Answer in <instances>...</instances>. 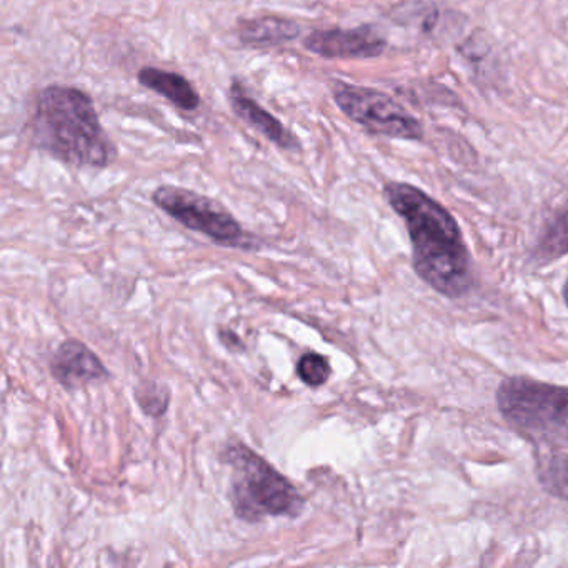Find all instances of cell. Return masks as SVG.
<instances>
[{
	"instance_id": "cell-1",
	"label": "cell",
	"mask_w": 568,
	"mask_h": 568,
	"mask_svg": "<svg viewBox=\"0 0 568 568\" xmlns=\"http://www.w3.org/2000/svg\"><path fill=\"white\" fill-rule=\"evenodd\" d=\"M385 195L407 225L418 277L445 297L467 294L471 287L470 255L450 212L404 182L385 185Z\"/></svg>"
},
{
	"instance_id": "cell-2",
	"label": "cell",
	"mask_w": 568,
	"mask_h": 568,
	"mask_svg": "<svg viewBox=\"0 0 568 568\" xmlns=\"http://www.w3.org/2000/svg\"><path fill=\"white\" fill-rule=\"evenodd\" d=\"M497 404L505 422L534 447L541 487L568 500V387L511 377L498 387Z\"/></svg>"
},
{
	"instance_id": "cell-3",
	"label": "cell",
	"mask_w": 568,
	"mask_h": 568,
	"mask_svg": "<svg viewBox=\"0 0 568 568\" xmlns=\"http://www.w3.org/2000/svg\"><path fill=\"white\" fill-rule=\"evenodd\" d=\"M31 134L41 151L74 168L105 169L118 159L91 95L71 85L42 89Z\"/></svg>"
},
{
	"instance_id": "cell-4",
	"label": "cell",
	"mask_w": 568,
	"mask_h": 568,
	"mask_svg": "<svg viewBox=\"0 0 568 568\" xmlns=\"http://www.w3.org/2000/svg\"><path fill=\"white\" fill-rule=\"evenodd\" d=\"M225 464L232 467V505L244 520L264 517H297L304 498L297 488L247 445L232 444L224 450Z\"/></svg>"
},
{
	"instance_id": "cell-5",
	"label": "cell",
	"mask_w": 568,
	"mask_h": 568,
	"mask_svg": "<svg viewBox=\"0 0 568 568\" xmlns=\"http://www.w3.org/2000/svg\"><path fill=\"white\" fill-rule=\"evenodd\" d=\"M152 201L179 224L191 231L201 232L215 244L237 248L254 245L234 215L205 195L195 194L187 189L164 185L154 192Z\"/></svg>"
},
{
	"instance_id": "cell-6",
	"label": "cell",
	"mask_w": 568,
	"mask_h": 568,
	"mask_svg": "<svg viewBox=\"0 0 568 568\" xmlns=\"http://www.w3.org/2000/svg\"><path fill=\"white\" fill-rule=\"evenodd\" d=\"M334 101L351 121L371 134L404 141L424 138L420 122L384 92L338 82L334 89Z\"/></svg>"
},
{
	"instance_id": "cell-7",
	"label": "cell",
	"mask_w": 568,
	"mask_h": 568,
	"mask_svg": "<svg viewBox=\"0 0 568 568\" xmlns=\"http://www.w3.org/2000/svg\"><path fill=\"white\" fill-rule=\"evenodd\" d=\"M304 48L324 59H372L384 54L387 41L371 26L355 29H317Z\"/></svg>"
},
{
	"instance_id": "cell-8",
	"label": "cell",
	"mask_w": 568,
	"mask_h": 568,
	"mask_svg": "<svg viewBox=\"0 0 568 568\" xmlns=\"http://www.w3.org/2000/svg\"><path fill=\"white\" fill-rule=\"evenodd\" d=\"M52 375L65 388H79L108 378L101 358L78 341L64 342L52 358Z\"/></svg>"
},
{
	"instance_id": "cell-9",
	"label": "cell",
	"mask_w": 568,
	"mask_h": 568,
	"mask_svg": "<svg viewBox=\"0 0 568 568\" xmlns=\"http://www.w3.org/2000/svg\"><path fill=\"white\" fill-rule=\"evenodd\" d=\"M229 101H231L232 111L235 112L237 118L247 122L252 128L257 129L264 138H267L272 144L277 148L285 149V151H298L301 144L294 134L284 128L278 119H275L271 112L265 111L257 101L248 98L247 92L244 91L239 82L231 85L229 92Z\"/></svg>"
},
{
	"instance_id": "cell-10",
	"label": "cell",
	"mask_w": 568,
	"mask_h": 568,
	"mask_svg": "<svg viewBox=\"0 0 568 568\" xmlns=\"http://www.w3.org/2000/svg\"><path fill=\"white\" fill-rule=\"evenodd\" d=\"M139 82L149 91L162 95L181 111H197L201 98L192 88L191 82L178 72L164 71L158 68H144L139 72Z\"/></svg>"
},
{
	"instance_id": "cell-11",
	"label": "cell",
	"mask_w": 568,
	"mask_h": 568,
	"mask_svg": "<svg viewBox=\"0 0 568 568\" xmlns=\"http://www.w3.org/2000/svg\"><path fill=\"white\" fill-rule=\"evenodd\" d=\"M237 34L242 44L251 48H271V45L294 41L301 36V28L291 19L267 16V18L241 21Z\"/></svg>"
},
{
	"instance_id": "cell-12",
	"label": "cell",
	"mask_w": 568,
	"mask_h": 568,
	"mask_svg": "<svg viewBox=\"0 0 568 568\" xmlns=\"http://www.w3.org/2000/svg\"><path fill=\"white\" fill-rule=\"evenodd\" d=\"M568 252V201L555 212L548 222L540 244L537 247V258L541 262L555 261Z\"/></svg>"
},
{
	"instance_id": "cell-13",
	"label": "cell",
	"mask_w": 568,
	"mask_h": 568,
	"mask_svg": "<svg viewBox=\"0 0 568 568\" xmlns=\"http://www.w3.org/2000/svg\"><path fill=\"white\" fill-rule=\"evenodd\" d=\"M332 368L324 355L308 352L297 364V375L308 387H321L331 378Z\"/></svg>"
},
{
	"instance_id": "cell-14",
	"label": "cell",
	"mask_w": 568,
	"mask_h": 568,
	"mask_svg": "<svg viewBox=\"0 0 568 568\" xmlns=\"http://www.w3.org/2000/svg\"><path fill=\"white\" fill-rule=\"evenodd\" d=\"M139 405L144 408L145 414L152 417H159L168 410L171 394L164 385L155 384V382H144L135 392Z\"/></svg>"
},
{
	"instance_id": "cell-15",
	"label": "cell",
	"mask_w": 568,
	"mask_h": 568,
	"mask_svg": "<svg viewBox=\"0 0 568 568\" xmlns=\"http://www.w3.org/2000/svg\"><path fill=\"white\" fill-rule=\"evenodd\" d=\"M219 337H221V341L224 342L225 345H227L229 351L232 352H239L244 348V345H242L241 337L239 335H235L234 332L229 331V328H224V331L219 332Z\"/></svg>"
},
{
	"instance_id": "cell-16",
	"label": "cell",
	"mask_w": 568,
	"mask_h": 568,
	"mask_svg": "<svg viewBox=\"0 0 568 568\" xmlns=\"http://www.w3.org/2000/svg\"><path fill=\"white\" fill-rule=\"evenodd\" d=\"M564 297H565V302H567V305H568V277H567V282H565Z\"/></svg>"
}]
</instances>
